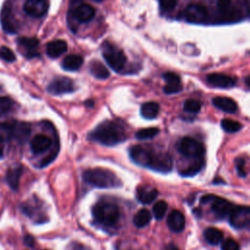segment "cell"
<instances>
[{
	"mask_svg": "<svg viewBox=\"0 0 250 250\" xmlns=\"http://www.w3.org/2000/svg\"><path fill=\"white\" fill-rule=\"evenodd\" d=\"M163 78L166 81V84H170V85H177V84H181V78L178 74L174 73V72H165L163 74Z\"/></svg>",
	"mask_w": 250,
	"mask_h": 250,
	"instance_id": "36",
	"label": "cell"
},
{
	"mask_svg": "<svg viewBox=\"0 0 250 250\" xmlns=\"http://www.w3.org/2000/svg\"><path fill=\"white\" fill-rule=\"evenodd\" d=\"M94 1H96V2H102L103 0H94Z\"/></svg>",
	"mask_w": 250,
	"mask_h": 250,
	"instance_id": "46",
	"label": "cell"
},
{
	"mask_svg": "<svg viewBox=\"0 0 250 250\" xmlns=\"http://www.w3.org/2000/svg\"><path fill=\"white\" fill-rule=\"evenodd\" d=\"M221 249L222 250H240V247L234 239L228 238L225 241H223Z\"/></svg>",
	"mask_w": 250,
	"mask_h": 250,
	"instance_id": "37",
	"label": "cell"
},
{
	"mask_svg": "<svg viewBox=\"0 0 250 250\" xmlns=\"http://www.w3.org/2000/svg\"><path fill=\"white\" fill-rule=\"evenodd\" d=\"M47 0H26L23 5V11L26 15L33 18H41L48 11Z\"/></svg>",
	"mask_w": 250,
	"mask_h": 250,
	"instance_id": "12",
	"label": "cell"
},
{
	"mask_svg": "<svg viewBox=\"0 0 250 250\" xmlns=\"http://www.w3.org/2000/svg\"><path fill=\"white\" fill-rule=\"evenodd\" d=\"M224 237V233L215 228H208L204 230V238L211 245L219 244Z\"/></svg>",
	"mask_w": 250,
	"mask_h": 250,
	"instance_id": "27",
	"label": "cell"
},
{
	"mask_svg": "<svg viewBox=\"0 0 250 250\" xmlns=\"http://www.w3.org/2000/svg\"><path fill=\"white\" fill-rule=\"evenodd\" d=\"M126 133L120 123L105 120L99 124L90 134L89 139L104 146H115L126 140Z\"/></svg>",
	"mask_w": 250,
	"mask_h": 250,
	"instance_id": "2",
	"label": "cell"
},
{
	"mask_svg": "<svg viewBox=\"0 0 250 250\" xmlns=\"http://www.w3.org/2000/svg\"><path fill=\"white\" fill-rule=\"evenodd\" d=\"M24 243L28 246V247H33L34 246V243H35V240L33 238L32 235H29V234H26L24 236Z\"/></svg>",
	"mask_w": 250,
	"mask_h": 250,
	"instance_id": "42",
	"label": "cell"
},
{
	"mask_svg": "<svg viewBox=\"0 0 250 250\" xmlns=\"http://www.w3.org/2000/svg\"><path fill=\"white\" fill-rule=\"evenodd\" d=\"M203 166H204V157L191 159L187 166L182 167L180 169L179 173L183 177H192L195 174H197L203 168Z\"/></svg>",
	"mask_w": 250,
	"mask_h": 250,
	"instance_id": "21",
	"label": "cell"
},
{
	"mask_svg": "<svg viewBox=\"0 0 250 250\" xmlns=\"http://www.w3.org/2000/svg\"><path fill=\"white\" fill-rule=\"evenodd\" d=\"M212 103L217 108H219L223 111H226L228 113H234L237 111V104L230 98L216 97L212 100Z\"/></svg>",
	"mask_w": 250,
	"mask_h": 250,
	"instance_id": "20",
	"label": "cell"
},
{
	"mask_svg": "<svg viewBox=\"0 0 250 250\" xmlns=\"http://www.w3.org/2000/svg\"><path fill=\"white\" fill-rule=\"evenodd\" d=\"M13 139V126L9 123H0V145Z\"/></svg>",
	"mask_w": 250,
	"mask_h": 250,
	"instance_id": "29",
	"label": "cell"
},
{
	"mask_svg": "<svg viewBox=\"0 0 250 250\" xmlns=\"http://www.w3.org/2000/svg\"><path fill=\"white\" fill-rule=\"evenodd\" d=\"M0 59H2L5 62H13L16 61V56L10 48H8L6 46H1L0 47Z\"/></svg>",
	"mask_w": 250,
	"mask_h": 250,
	"instance_id": "35",
	"label": "cell"
},
{
	"mask_svg": "<svg viewBox=\"0 0 250 250\" xmlns=\"http://www.w3.org/2000/svg\"><path fill=\"white\" fill-rule=\"evenodd\" d=\"M102 51L104 59L114 71H120L124 67L126 56L121 49L109 42H104L102 45Z\"/></svg>",
	"mask_w": 250,
	"mask_h": 250,
	"instance_id": "5",
	"label": "cell"
},
{
	"mask_svg": "<svg viewBox=\"0 0 250 250\" xmlns=\"http://www.w3.org/2000/svg\"><path fill=\"white\" fill-rule=\"evenodd\" d=\"M178 150L182 155L188 159L204 157L205 153V148L203 145L197 140L190 137H185L179 142Z\"/></svg>",
	"mask_w": 250,
	"mask_h": 250,
	"instance_id": "7",
	"label": "cell"
},
{
	"mask_svg": "<svg viewBox=\"0 0 250 250\" xmlns=\"http://www.w3.org/2000/svg\"><path fill=\"white\" fill-rule=\"evenodd\" d=\"M221 126L228 133H235L239 131L242 127V125L239 122L232 119H229V118L223 119L221 121Z\"/></svg>",
	"mask_w": 250,
	"mask_h": 250,
	"instance_id": "30",
	"label": "cell"
},
{
	"mask_svg": "<svg viewBox=\"0 0 250 250\" xmlns=\"http://www.w3.org/2000/svg\"><path fill=\"white\" fill-rule=\"evenodd\" d=\"M202 204H210V208L214 216L218 219H224L229 215L233 205L225 198L208 194L201 197Z\"/></svg>",
	"mask_w": 250,
	"mask_h": 250,
	"instance_id": "6",
	"label": "cell"
},
{
	"mask_svg": "<svg viewBox=\"0 0 250 250\" xmlns=\"http://www.w3.org/2000/svg\"><path fill=\"white\" fill-rule=\"evenodd\" d=\"M51 145H52V140L48 136L39 134L32 138L30 142V148L34 154H38L49 149Z\"/></svg>",
	"mask_w": 250,
	"mask_h": 250,
	"instance_id": "17",
	"label": "cell"
},
{
	"mask_svg": "<svg viewBox=\"0 0 250 250\" xmlns=\"http://www.w3.org/2000/svg\"><path fill=\"white\" fill-rule=\"evenodd\" d=\"M75 90L73 81L68 77H59L54 79L47 87V91L51 95H62L71 93Z\"/></svg>",
	"mask_w": 250,
	"mask_h": 250,
	"instance_id": "10",
	"label": "cell"
},
{
	"mask_svg": "<svg viewBox=\"0 0 250 250\" xmlns=\"http://www.w3.org/2000/svg\"><path fill=\"white\" fill-rule=\"evenodd\" d=\"M159 111V104L155 102H147L141 106V114L146 119H153L157 116Z\"/></svg>",
	"mask_w": 250,
	"mask_h": 250,
	"instance_id": "26",
	"label": "cell"
},
{
	"mask_svg": "<svg viewBox=\"0 0 250 250\" xmlns=\"http://www.w3.org/2000/svg\"><path fill=\"white\" fill-rule=\"evenodd\" d=\"M184 16L185 19L189 22L201 23L207 20L208 12L201 4H190L186 8Z\"/></svg>",
	"mask_w": 250,
	"mask_h": 250,
	"instance_id": "11",
	"label": "cell"
},
{
	"mask_svg": "<svg viewBox=\"0 0 250 250\" xmlns=\"http://www.w3.org/2000/svg\"><path fill=\"white\" fill-rule=\"evenodd\" d=\"M129 154L135 163L156 172L168 173L173 168V160L169 153L157 152L148 146H133L129 149Z\"/></svg>",
	"mask_w": 250,
	"mask_h": 250,
	"instance_id": "1",
	"label": "cell"
},
{
	"mask_svg": "<svg viewBox=\"0 0 250 250\" xmlns=\"http://www.w3.org/2000/svg\"><path fill=\"white\" fill-rule=\"evenodd\" d=\"M95 9L89 4H81L72 12L73 17L79 22H88L95 16Z\"/></svg>",
	"mask_w": 250,
	"mask_h": 250,
	"instance_id": "18",
	"label": "cell"
},
{
	"mask_svg": "<svg viewBox=\"0 0 250 250\" xmlns=\"http://www.w3.org/2000/svg\"><path fill=\"white\" fill-rule=\"evenodd\" d=\"M136 195H137V199L141 203L149 204L157 197L158 191L156 188H154L150 186L144 185V186H140L137 188Z\"/></svg>",
	"mask_w": 250,
	"mask_h": 250,
	"instance_id": "16",
	"label": "cell"
},
{
	"mask_svg": "<svg viewBox=\"0 0 250 250\" xmlns=\"http://www.w3.org/2000/svg\"><path fill=\"white\" fill-rule=\"evenodd\" d=\"M22 174L21 166H14L7 170L6 182L13 190H17L20 185V179Z\"/></svg>",
	"mask_w": 250,
	"mask_h": 250,
	"instance_id": "22",
	"label": "cell"
},
{
	"mask_svg": "<svg viewBox=\"0 0 250 250\" xmlns=\"http://www.w3.org/2000/svg\"><path fill=\"white\" fill-rule=\"evenodd\" d=\"M90 72L98 79H106L109 76L107 68L99 61H93L90 63Z\"/></svg>",
	"mask_w": 250,
	"mask_h": 250,
	"instance_id": "25",
	"label": "cell"
},
{
	"mask_svg": "<svg viewBox=\"0 0 250 250\" xmlns=\"http://www.w3.org/2000/svg\"><path fill=\"white\" fill-rule=\"evenodd\" d=\"M207 82L218 88H230L235 85V79L223 73H211L207 76Z\"/></svg>",
	"mask_w": 250,
	"mask_h": 250,
	"instance_id": "15",
	"label": "cell"
},
{
	"mask_svg": "<svg viewBox=\"0 0 250 250\" xmlns=\"http://www.w3.org/2000/svg\"><path fill=\"white\" fill-rule=\"evenodd\" d=\"M83 64V58L80 55H68L62 60V66L64 70L75 71L78 70Z\"/></svg>",
	"mask_w": 250,
	"mask_h": 250,
	"instance_id": "23",
	"label": "cell"
},
{
	"mask_svg": "<svg viewBox=\"0 0 250 250\" xmlns=\"http://www.w3.org/2000/svg\"><path fill=\"white\" fill-rule=\"evenodd\" d=\"M92 214L94 220L104 227L114 226L120 218L118 206L107 201H99L96 203L93 206Z\"/></svg>",
	"mask_w": 250,
	"mask_h": 250,
	"instance_id": "4",
	"label": "cell"
},
{
	"mask_svg": "<svg viewBox=\"0 0 250 250\" xmlns=\"http://www.w3.org/2000/svg\"><path fill=\"white\" fill-rule=\"evenodd\" d=\"M245 83H246V85L250 88V76H248V77L245 79Z\"/></svg>",
	"mask_w": 250,
	"mask_h": 250,
	"instance_id": "44",
	"label": "cell"
},
{
	"mask_svg": "<svg viewBox=\"0 0 250 250\" xmlns=\"http://www.w3.org/2000/svg\"><path fill=\"white\" fill-rule=\"evenodd\" d=\"M163 250H180L174 243H169L164 246Z\"/></svg>",
	"mask_w": 250,
	"mask_h": 250,
	"instance_id": "43",
	"label": "cell"
},
{
	"mask_svg": "<svg viewBox=\"0 0 250 250\" xmlns=\"http://www.w3.org/2000/svg\"><path fill=\"white\" fill-rule=\"evenodd\" d=\"M167 208H168V205H167V203L164 200H160V201L156 202L153 205V208H152V212H153L154 218L156 220L162 219L164 217L166 211H167Z\"/></svg>",
	"mask_w": 250,
	"mask_h": 250,
	"instance_id": "32",
	"label": "cell"
},
{
	"mask_svg": "<svg viewBox=\"0 0 250 250\" xmlns=\"http://www.w3.org/2000/svg\"><path fill=\"white\" fill-rule=\"evenodd\" d=\"M235 164H236V170H237L238 175L240 177H245L246 176V170L244 169V167H245L244 159L237 158L236 161H235Z\"/></svg>",
	"mask_w": 250,
	"mask_h": 250,
	"instance_id": "41",
	"label": "cell"
},
{
	"mask_svg": "<svg viewBox=\"0 0 250 250\" xmlns=\"http://www.w3.org/2000/svg\"><path fill=\"white\" fill-rule=\"evenodd\" d=\"M12 126H13V139H16L21 143L24 142L30 133L29 125L27 123H22V122H14L12 123Z\"/></svg>",
	"mask_w": 250,
	"mask_h": 250,
	"instance_id": "24",
	"label": "cell"
},
{
	"mask_svg": "<svg viewBox=\"0 0 250 250\" xmlns=\"http://www.w3.org/2000/svg\"><path fill=\"white\" fill-rule=\"evenodd\" d=\"M151 220V214L150 212L147 210V209H141L139 210L135 216H134V219H133V222H134V225L137 227V228H144L146 226L148 225V223L150 222Z\"/></svg>",
	"mask_w": 250,
	"mask_h": 250,
	"instance_id": "28",
	"label": "cell"
},
{
	"mask_svg": "<svg viewBox=\"0 0 250 250\" xmlns=\"http://www.w3.org/2000/svg\"><path fill=\"white\" fill-rule=\"evenodd\" d=\"M18 44L21 48H22L25 51L24 55L28 59L38 57L40 55L37 51L39 41L35 37H21L18 40Z\"/></svg>",
	"mask_w": 250,
	"mask_h": 250,
	"instance_id": "13",
	"label": "cell"
},
{
	"mask_svg": "<svg viewBox=\"0 0 250 250\" xmlns=\"http://www.w3.org/2000/svg\"><path fill=\"white\" fill-rule=\"evenodd\" d=\"M167 226L174 232H181L186 227V219L184 214L179 210L170 212L167 218Z\"/></svg>",
	"mask_w": 250,
	"mask_h": 250,
	"instance_id": "14",
	"label": "cell"
},
{
	"mask_svg": "<svg viewBox=\"0 0 250 250\" xmlns=\"http://www.w3.org/2000/svg\"><path fill=\"white\" fill-rule=\"evenodd\" d=\"M0 22L3 30L8 34H15L18 31V22L14 17L12 5L7 1L0 12Z\"/></svg>",
	"mask_w": 250,
	"mask_h": 250,
	"instance_id": "9",
	"label": "cell"
},
{
	"mask_svg": "<svg viewBox=\"0 0 250 250\" xmlns=\"http://www.w3.org/2000/svg\"><path fill=\"white\" fill-rule=\"evenodd\" d=\"M83 179L87 184L100 188H118L122 185L113 172L104 168L88 169L83 172Z\"/></svg>",
	"mask_w": 250,
	"mask_h": 250,
	"instance_id": "3",
	"label": "cell"
},
{
	"mask_svg": "<svg viewBox=\"0 0 250 250\" xmlns=\"http://www.w3.org/2000/svg\"><path fill=\"white\" fill-rule=\"evenodd\" d=\"M159 4L162 11L169 12L175 8L177 5V0H159Z\"/></svg>",
	"mask_w": 250,
	"mask_h": 250,
	"instance_id": "38",
	"label": "cell"
},
{
	"mask_svg": "<svg viewBox=\"0 0 250 250\" xmlns=\"http://www.w3.org/2000/svg\"><path fill=\"white\" fill-rule=\"evenodd\" d=\"M159 133V130L156 127H148V128H144L139 130L136 133V138L139 140H146V139H151L154 136H156Z\"/></svg>",
	"mask_w": 250,
	"mask_h": 250,
	"instance_id": "31",
	"label": "cell"
},
{
	"mask_svg": "<svg viewBox=\"0 0 250 250\" xmlns=\"http://www.w3.org/2000/svg\"><path fill=\"white\" fill-rule=\"evenodd\" d=\"M14 106V102L8 97H0V116L9 112Z\"/></svg>",
	"mask_w": 250,
	"mask_h": 250,
	"instance_id": "34",
	"label": "cell"
},
{
	"mask_svg": "<svg viewBox=\"0 0 250 250\" xmlns=\"http://www.w3.org/2000/svg\"><path fill=\"white\" fill-rule=\"evenodd\" d=\"M67 50V44L64 40H55L51 41L46 45V54L52 59L59 58L64 54Z\"/></svg>",
	"mask_w": 250,
	"mask_h": 250,
	"instance_id": "19",
	"label": "cell"
},
{
	"mask_svg": "<svg viewBox=\"0 0 250 250\" xmlns=\"http://www.w3.org/2000/svg\"><path fill=\"white\" fill-rule=\"evenodd\" d=\"M216 4H217L218 9H219L222 13H227V12L229 11L231 1H230V0H217V1H216Z\"/></svg>",
	"mask_w": 250,
	"mask_h": 250,
	"instance_id": "40",
	"label": "cell"
},
{
	"mask_svg": "<svg viewBox=\"0 0 250 250\" xmlns=\"http://www.w3.org/2000/svg\"><path fill=\"white\" fill-rule=\"evenodd\" d=\"M229 217V224L234 229H246L250 226V207L233 206Z\"/></svg>",
	"mask_w": 250,
	"mask_h": 250,
	"instance_id": "8",
	"label": "cell"
},
{
	"mask_svg": "<svg viewBox=\"0 0 250 250\" xmlns=\"http://www.w3.org/2000/svg\"><path fill=\"white\" fill-rule=\"evenodd\" d=\"M201 108V104L193 99H188L184 104L185 111L188 113H197Z\"/></svg>",
	"mask_w": 250,
	"mask_h": 250,
	"instance_id": "33",
	"label": "cell"
},
{
	"mask_svg": "<svg viewBox=\"0 0 250 250\" xmlns=\"http://www.w3.org/2000/svg\"><path fill=\"white\" fill-rule=\"evenodd\" d=\"M183 87L182 84H177V85H170V84H166L163 88V91L165 94H176L179 93L180 91H182Z\"/></svg>",
	"mask_w": 250,
	"mask_h": 250,
	"instance_id": "39",
	"label": "cell"
},
{
	"mask_svg": "<svg viewBox=\"0 0 250 250\" xmlns=\"http://www.w3.org/2000/svg\"><path fill=\"white\" fill-rule=\"evenodd\" d=\"M71 3H75V2H78V1H81V0H70Z\"/></svg>",
	"mask_w": 250,
	"mask_h": 250,
	"instance_id": "45",
	"label": "cell"
}]
</instances>
